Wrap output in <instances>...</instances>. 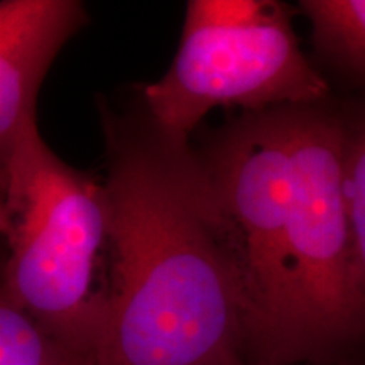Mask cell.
Here are the masks:
<instances>
[{"instance_id": "cell-1", "label": "cell", "mask_w": 365, "mask_h": 365, "mask_svg": "<svg viewBox=\"0 0 365 365\" xmlns=\"http://www.w3.org/2000/svg\"><path fill=\"white\" fill-rule=\"evenodd\" d=\"M112 266L91 365H247L225 222L190 144L102 105Z\"/></svg>"}, {"instance_id": "cell-2", "label": "cell", "mask_w": 365, "mask_h": 365, "mask_svg": "<svg viewBox=\"0 0 365 365\" xmlns=\"http://www.w3.org/2000/svg\"><path fill=\"white\" fill-rule=\"evenodd\" d=\"M9 244L0 291L91 365L102 339L112 222L102 178L63 161L29 125L0 159Z\"/></svg>"}, {"instance_id": "cell-3", "label": "cell", "mask_w": 365, "mask_h": 365, "mask_svg": "<svg viewBox=\"0 0 365 365\" xmlns=\"http://www.w3.org/2000/svg\"><path fill=\"white\" fill-rule=\"evenodd\" d=\"M365 339V298L344 190V122L293 107L291 198L276 335L264 365L336 364Z\"/></svg>"}, {"instance_id": "cell-4", "label": "cell", "mask_w": 365, "mask_h": 365, "mask_svg": "<svg viewBox=\"0 0 365 365\" xmlns=\"http://www.w3.org/2000/svg\"><path fill=\"white\" fill-rule=\"evenodd\" d=\"M328 91L301 51L286 4L190 0L173 63L140 88V108L166 139L190 144L215 108L245 113L322 105Z\"/></svg>"}, {"instance_id": "cell-5", "label": "cell", "mask_w": 365, "mask_h": 365, "mask_svg": "<svg viewBox=\"0 0 365 365\" xmlns=\"http://www.w3.org/2000/svg\"><path fill=\"white\" fill-rule=\"evenodd\" d=\"M291 148L293 107H279L245 112L195 150L239 271L247 365L266 362L279 322Z\"/></svg>"}, {"instance_id": "cell-6", "label": "cell", "mask_w": 365, "mask_h": 365, "mask_svg": "<svg viewBox=\"0 0 365 365\" xmlns=\"http://www.w3.org/2000/svg\"><path fill=\"white\" fill-rule=\"evenodd\" d=\"M86 22L80 0H0V159L36 124L41 85Z\"/></svg>"}, {"instance_id": "cell-7", "label": "cell", "mask_w": 365, "mask_h": 365, "mask_svg": "<svg viewBox=\"0 0 365 365\" xmlns=\"http://www.w3.org/2000/svg\"><path fill=\"white\" fill-rule=\"evenodd\" d=\"M299 7L318 51L365 81V0H303Z\"/></svg>"}, {"instance_id": "cell-8", "label": "cell", "mask_w": 365, "mask_h": 365, "mask_svg": "<svg viewBox=\"0 0 365 365\" xmlns=\"http://www.w3.org/2000/svg\"><path fill=\"white\" fill-rule=\"evenodd\" d=\"M0 365H90L46 335L0 291Z\"/></svg>"}, {"instance_id": "cell-9", "label": "cell", "mask_w": 365, "mask_h": 365, "mask_svg": "<svg viewBox=\"0 0 365 365\" xmlns=\"http://www.w3.org/2000/svg\"><path fill=\"white\" fill-rule=\"evenodd\" d=\"M344 190L355 271L365 298V117L352 127L344 124Z\"/></svg>"}, {"instance_id": "cell-10", "label": "cell", "mask_w": 365, "mask_h": 365, "mask_svg": "<svg viewBox=\"0 0 365 365\" xmlns=\"http://www.w3.org/2000/svg\"><path fill=\"white\" fill-rule=\"evenodd\" d=\"M4 223V186H2V176H0V232H2Z\"/></svg>"}, {"instance_id": "cell-11", "label": "cell", "mask_w": 365, "mask_h": 365, "mask_svg": "<svg viewBox=\"0 0 365 365\" xmlns=\"http://www.w3.org/2000/svg\"><path fill=\"white\" fill-rule=\"evenodd\" d=\"M304 365H345V364L336 362V364H304Z\"/></svg>"}]
</instances>
